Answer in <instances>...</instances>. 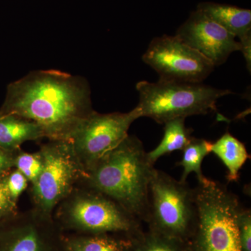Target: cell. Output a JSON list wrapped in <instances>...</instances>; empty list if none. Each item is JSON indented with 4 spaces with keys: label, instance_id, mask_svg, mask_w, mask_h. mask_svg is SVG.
I'll return each instance as SVG.
<instances>
[{
    "label": "cell",
    "instance_id": "1",
    "mask_svg": "<svg viewBox=\"0 0 251 251\" xmlns=\"http://www.w3.org/2000/svg\"><path fill=\"white\" fill-rule=\"evenodd\" d=\"M93 111L87 80L57 70L30 72L10 83L0 108L35 122L49 140H69Z\"/></svg>",
    "mask_w": 251,
    "mask_h": 251
},
{
    "label": "cell",
    "instance_id": "2",
    "mask_svg": "<svg viewBox=\"0 0 251 251\" xmlns=\"http://www.w3.org/2000/svg\"><path fill=\"white\" fill-rule=\"evenodd\" d=\"M155 170L141 140L128 135L86 171L81 183L146 222L150 182Z\"/></svg>",
    "mask_w": 251,
    "mask_h": 251
},
{
    "label": "cell",
    "instance_id": "3",
    "mask_svg": "<svg viewBox=\"0 0 251 251\" xmlns=\"http://www.w3.org/2000/svg\"><path fill=\"white\" fill-rule=\"evenodd\" d=\"M193 189L196 216L189 251H242L237 224L242 205L237 196L206 176Z\"/></svg>",
    "mask_w": 251,
    "mask_h": 251
},
{
    "label": "cell",
    "instance_id": "4",
    "mask_svg": "<svg viewBox=\"0 0 251 251\" xmlns=\"http://www.w3.org/2000/svg\"><path fill=\"white\" fill-rule=\"evenodd\" d=\"M136 90L139 94L142 117H148L158 124L192 115H206L216 110L221 97L232 92L215 88L203 82H187L159 79L157 82L140 81Z\"/></svg>",
    "mask_w": 251,
    "mask_h": 251
},
{
    "label": "cell",
    "instance_id": "5",
    "mask_svg": "<svg viewBox=\"0 0 251 251\" xmlns=\"http://www.w3.org/2000/svg\"><path fill=\"white\" fill-rule=\"evenodd\" d=\"M194 189L187 182L155 170L149 193L150 230L188 242L196 222Z\"/></svg>",
    "mask_w": 251,
    "mask_h": 251
},
{
    "label": "cell",
    "instance_id": "6",
    "mask_svg": "<svg viewBox=\"0 0 251 251\" xmlns=\"http://www.w3.org/2000/svg\"><path fill=\"white\" fill-rule=\"evenodd\" d=\"M55 209L59 219L94 234L142 232L140 221L103 193L80 183Z\"/></svg>",
    "mask_w": 251,
    "mask_h": 251
},
{
    "label": "cell",
    "instance_id": "7",
    "mask_svg": "<svg viewBox=\"0 0 251 251\" xmlns=\"http://www.w3.org/2000/svg\"><path fill=\"white\" fill-rule=\"evenodd\" d=\"M41 174L31 185L34 208L52 216L57 206L85 179L86 173L67 140H49L39 150Z\"/></svg>",
    "mask_w": 251,
    "mask_h": 251
},
{
    "label": "cell",
    "instance_id": "8",
    "mask_svg": "<svg viewBox=\"0 0 251 251\" xmlns=\"http://www.w3.org/2000/svg\"><path fill=\"white\" fill-rule=\"evenodd\" d=\"M140 117L136 106L128 112L100 114L94 110L81 121L67 141L85 173L128 136L130 126Z\"/></svg>",
    "mask_w": 251,
    "mask_h": 251
},
{
    "label": "cell",
    "instance_id": "9",
    "mask_svg": "<svg viewBox=\"0 0 251 251\" xmlns=\"http://www.w3.org/2000/svg\"><path fill=\"white\" fill-rule=\"evenodd\" d=\"M143 61L159 79L203 82L214 71V64L176 36L163 35L150 42Z\"/></svg>",
    "mask_w": 251,
    "mask_h": 251
},
{
    "label": "cell",
    "instance_id": "10",
    "mask_svg": "<svg viewBox=\"0 0 251 251\" xmlns=\"http://www.w3.org/2000/svg\"><path fill=\"white\" fill-rule=\"evenodd\" d=\"M175 36L201 52L214 67L224 64L232 52L240 49L233 34L199 10L191 15Z\"/></svg>",
    "mask_w": 251,
    "mask_h": 251
},
{
    "label": "cell",
    "instance_id": "11",
    "mask_svg": "<svg viewBox=\"0 0 251 251\" xmlns=\"http://www.w3.org/2000/svg\"><path fill=\"white\" fill-rule=\"evenodd\" d=\"M18 214V226L10 233L3 251H49L41 230L46 214L35 208Z\"/></svg>",
    "mask_w": 251,
    "mask_h": 251
},
{
    "label": "cell",
    "instance_id": "12",
    "mask_svg": "<svg viewBox=\"0 0 251 251\" xmlns=\"http://www.w3.org/2000/svg\"><path fill=\"white\" fill-rule=\"evenodd\" d=\"M46 138L35 122L14 114H0V148L18 151L23 143Z\"/></svg>",
    "mask_w": 251,
    "mask_h": 251
},
{
    "label": "cell",
    "instance_id": "13",
    "mask_svg": "<svg viewBox=\"0 0 251 251\" xmlns=\"http://www.w3.org/2000/svg\"><path fill=\"white\" fill-rule=\"evenodd\" d=\"M198 10L239 39L251 34V10L214 3L200 5Z\"/></svg>",
    "mask_w": 251,
    "mask_h": 251
},
{
    "label": "cell",
    "instance_id": "14",
    "mask_svg": "<svg viewBox=\"0 0 251 251\" xmlns=\"http://www.w3.org/2000/svg\"><path fill=\"white\" fill-rule=\"evenodd\" d=\"M211 153H214L227 168L226 177L229 182H237L239 179V172L250 158L244 144L229 132H226L212 143Z\"/></svg>",
    "mask_w": 251,
    "mask_h": 251
},
{
    "label": "cell",
    "instance_id": "15",
    "mask_svg": "<svg viewBox=\"0 0 251 251\" xmlns=\"http://www.w3.org/2000/svg\"><path fill=\"white\" fill-rule=\"evenodd\" d=\"M164 125V133L161 143L148 152L149 160L153 165L164 155L175 151H182L192 138V129L185 125V118L174 119Z\"/></svg>",
    "mask_w": 251,
    "mask_h": 251
},
{
    "label": "cell",
    "instance_id": "16",
    "mask_svg": "<svg viewBox=\"0 0 251 251\" xmlns=\"http://www.w3.org/2000/svg\"><path fill=\"white\" fill-rule=\"evenodd\" d=\"M212 143L202 138L192 137L191 141L182 150L183 156L177 166L182 167L183 173L181 180L187 182V178L191 173H195L198 181L204 177L202 171V163L204 158L211 153Z\"/></svg>",
    "mask_w": 251,
    "mask_h": 251
},
{
    "label": "cell",
    "instance_id": "17",
    "mask_svg": "<svg viewBox=\"0 0 251 251\" xmlns=\"http://www.w3.org/2000/svg\"><path fill=\"white\" fill-rule=\"evenodd\" d=\"M130 251H189L188 242L150 230L130 239Z\"/></svg>",
    "mask_w": 251,
    "mask_h": 251
},
{
    "label": "cell",
    "instance_id": "18",
    "mask_svg": "<svg viewBox=\"0 0 251 251\" xmlns=\"http://www.w3.org/2000/svg\"><path fill=\"white\" fill-rule=\"evenodd\" d=\"M130 241L97 234L90 237L71 239L67 243V251H130Z\"/></svg>",
    "mask_w": 251,
    "mask_h": 251
},
{
    "label": "cell",
    "instance_id": "19",
    "mask_svg": "<svg viewBox=\"0 0 251 251\" xmlns=\"http://www.w3.org/2000/svg\"><path fill=\"white\" fill-rule=\"evenodd\" d=\"M15 168L21 172L31 184H34L41 174L42 160L39 151L27 153L19 150L15 159Z\"/></svg>",
    "mask_w": 251,
    "mask_h": 251
},
{
    "label": "cell",
    "instance_id": "20",
    "mask_svg": "<svg viewBox=\"0 0 251 251\" xmlns=\"http://www.w3.org/2000/svg\"><path fill=\"white\" fill-rule=\"evenodd\" d=\"M5 183L10 197L17 204L18 199L27 189L29 181L21 172L14 168L5 176Z\"/></svg>",
    "mask_w": 251,
    "mask_h": 251
},
{
    "label": "cell",
    "instance_id": "21",
    "mask_svg": "<svg viewBox=\"0 0 251 251\" xmlns=\"http://www.w3.org/2000/svg\"><path fill=\"white\" fill-rule=\"evenodd\" d=\"M239 239L242 251H251V211L241 206L237 215Z\"/></svg>",
    "mask_w": 251,
    "mask_h": 251
},
{
    "label": "cell",
    "instance_id": "22",
    "mask_svg": "<svg viewBox=\"0 0 251 251\" xmlns=\"http://www.w3.org/2000/svg\"><path fill=\"white\" fill-rule=\"evenodd\" d=\"M5 176L0 177V221L18 212L17 204L11 200L6 188Z\"/></svg>",
    "mask_w": 251,
    "mask_h": 251
},
{
    "label": "cell",
    "instance_id": "23",
    "mask_svg": "<svg viewBox=\"0 0 251 251\" xmlns=\"http://www.w3.org/2000/svg\"><path fill=\"white\" fill-rule=\"evenodd\" d=\"M18 151H10L0 148V177L15 168V159Z\"/></svg>",
    "mask_w": 251,
    "mask_h": 251
},
{
    "label": "cell",
    "instance_id": "24",
    "mask_svg": "<svg viewBox=\"0 0 251 251\" xmlns=\"http://www.w3.org/2000/svg\"><path fill=\"white\" fill-rule=\"evenodd\" d=\"M240 49L239 51L242 52L247 63L248 70L251 71V34L239 39Z\"/></svg>",
    "mask_w": 251,
    "mask_h": 251
}]
</instances>
